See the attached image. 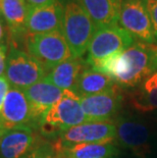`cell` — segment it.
Segmentation results:
<instances>
[{"instance_id": "484cf974", "label": "cell", "mask_w": 157, "mask_h": 158, "mask_svg": "<svg viewBox=\"0 0 157 158\" xmlns=\"http://www.w3.org/2000/svg\"><path fill=\"white\" fill-rule=\"evenodd\" d=\"M3 36H4V27H3L2 23L0 22V41L2 40Z\"/></svg>"}, {"instance_id": "9c48e42d", "label": "cell", "mask_w": 157, "mask_h": 158, "mask_svg": "<svg viewBox=\"0 0 157 158\" xmlns=\"http://www.w3.org/2000/svg\"><path fill=\"white\" fill-rule=\"evenodd\" d=\"M116 138V126L106 122H85L62 132V140L69 144L113 142Z\"/></svg>"}, {"instance_id": "d6986e66", "label": "cell", "mask_w": 157, "mask_h": 158, "mask_svg": "<svg viewBox=\"0 0 157 158\" xmlns=\"http://www.w3.org/2000/svg\"><path fill=\"white\" fill-rule=\"evenodd\" d=\"M30 5L26 0H0V11L14 32H25Z\"/></svg>"}, {"instance_id": "ffe728a7", "label": "cell", "mask_w": 157, "mask_h": 158, "mask_svg": "<svg viewBox=\"0 0 157 158\" xmlns=\"http://www.w3.org/2000/svg\"><path fill=\"white\" fill-rule=\"evenodd\" d=\"M65 150L69 158H109L115 153L112 142L73 144Z\"/></svg>"}, {"instance_id": "277c9868", "label": "cell", "mask_w": 157, "mask_h": 158, "mask_svg": "<svg viewBox=\"0 0 157 158\" xmlns=\"http://www.w3.org/2000/svg\"><path fill=\"white\" fill-rule=\"evenodd\" d=\"M47 69L30 53L11 49L6 59L5 77L12 88L25 90L44 80Z\"/></svg>"}, {"instance_id": "cb8c5ba5", "label": "cell", "mask_w": 157, "mask_h": 158, "mask_svg": "<svg viewBox=\"0 0 157 158\" xmlns=\"http://www.w3.org/2000/svg\"><path fill=\"white\" fill-rule=\"evenodd\" d=\"M26 1L31 7H36V6H42L48 4V3L54 1V0H26Z\"/></svg>"}, {"instance_id": "d4e9b609", "label": "cell", "mask_w": 157, "mask_h": 158, "mask_svg": "<svg viewBox=\"0 0 157 158\" xmlns=\"http://www.w3.org/2000/svg\"><path fill=\"white\" fill-rule=\"evenodd\" d=\"M157 70V46L153 47V56H152V72Z\"/></svg>"}, {"instance_id": "4fadbf2b", "label": "cell", "mask_w": 157, "mask_h": 158, "mask_svg": "<svg viewBox=\"0 0 157 158\" xmlns=\"http://www.w3.org/2000/svg\"><path fill=\"white\" fill-rule=\"evenodd\" d=\"M24 91L31 106L33 119L45 116L48 110L61 98L63 91L53 84L42 80Z\"/></svg>"}, {"instance_id": "8992f818", "label": "cell", "mask_w": 157, "mask_h": 158, "mask_svg": "<svg viewBox=\"0 0 157 158\" xmlns=\"http://www.w3.org/2000/svg\"><path fill=\"white\" fill-rule=\"evenodd\" d=\"M119 23L122 29L142 43L154 45L157 42L151 19L143 0H122Z\"/></svg>"}, {"instance_id": "5bb4252c", "label": "cell", "mask_w": 157, "mask_h": 158, "mask_svg": "<svg viewBox=\"0 0 157 158\" xmlns=\"http://www.w3.org/2000/svg\"><path fill=\"white\" fill-rule=\"evenodd\" d=\"M94 23L96 30L119 23L122 0H76Z\"/></svg>"}, {"instance_id": "7402d4cb", "label": "cell", "mask_w": 157, "mask_h": 158, "mask_svg": "<svg viewBox=\"0 0 157 158\" xmlns=\"http://www.w3.org/2000/svg\"><path fill=\"white\" fill-rule=\"evenodd\" d=\"M9 87H10V85H9L6 77L5 76H0V113H1L6 94H7L9 89H10Z\"/></svg>"}, {"instance_id": "5b68a950", "label": "cell", "mask_w": 157, "mask_h": 158, "mask_svg": "<svg viewBox=\"0 0 157 158\" xmlns=\"http://www.w3.org/2000/svg\"><path fill=\"white\" fill-rule=\"evenodd\" d=\"M135 44V38L121 27H109L96 30L87 50L89 65L114 53L122 52Z\"/></svg>"}, {"instance_id": "9a60e30c", "label": "cell", "mask_w": 157, "mask_h": 158, "mask_svg": "<svg viewBox=\"0 0 157 158\" xmlns=\"http://www.w3.org/2000/svg\"><path fill=\"white\" fill-rule=\"evenodd\" d=\"M35 142L31 129L19 127L7 130L0 137V153L3 158H21Z\"/></svg>"}, {"instance_id": "7c38bea8", "label": "cell", "mask_w": 157, "mask_h": 158, "mask_svg": "<svg viewBox=\"0 0 157 158\" xmlns=\"http://www.w3.org/2000/svg\"><path fill=\"white\" fill-rule=\"evenodd\" d=\"M116 126V138L125 147L139 157H145L150 151V132L146 124L134 119L123 118Z\"/></svg>"}, {"instance_id": "e0dca14e", "label": "cell", "mask_w": 157, "mask_h": 158, "mask_svg": "<svg viewBox=\"0 0 157 158\" xmlns=\"http://www.w3.org/2000/svg\"><path fill=\"white\" fill-rule=\"evenodd\" d=\"M82 69L83 63L81 58L72 57L53 68L46 75L44 80L61 90L72 91L80 73L83 72Z\"/></svg>"}, {"instance_id": "2e32d148", "label": "cell", "mask_w": 157, "mask_h": 158, "mask_svg": "<svg viewBox=\"0 0 157 158\" xmlns=\"http://www.w3.org/2000/svg\"><path fill=\"white\" fill-rule=\"evenodd\" d=\"M115 86L118 85L109 77L90 69L80 73L72 91L79 97H85L107 92Z\"/></svg>"}, {"instance_id": "ac0fdd59", "label": "cell", "mask_w": 157, "mask_h": 158, "mask_svg": "<svg viewBox=\"0 0 157 158\" xmlns=\"http://www.w3.org/2000/svg\"><path fill=\"white\" fill-rule=\"evenodd\" d=\"M130 102L140 112H150L157 109V70L130 94Z\"/></svg>"}, {"instance_id": "83f0119b", "label": "cell", "mask_w": 157, "mask_h": 158, "mask_svg": "<svg viewBox=\"0 0 157 158\" xmlns=\"http://www.w3.org/2000/svg\"><path fill=\"white\" fill-rule=\"evenodd\" d=\"M156 1H157V0H156Z\"/></svg>"}, {"instance_id": "44dd1931", "label": "cell", "mask_w": 157, "mask_h": 158, "mask_svg": "<svg viewBox=\"0 0 157 158\" xmlns=\"http://www.w3.org/2000/svg\"><path fill=\"white\" fill-rule=\"evenodd\" d=\"M149 12L150 19H151L153 32H154L155 38L157 40V1L156 0H143Z\"/></svg>"}, {"instance_id": "603a6c76", "label": "cell", "mask_w": 157, "mask_h": 158, "mask_svg": "<svg viewBox=\"0 0 157 158\" xmlns=\"http://www.w3.org/2000/svg\"><path fill=\"white\" fill-rule=\"evenodd\" d=\"M6 68V48L0 45V76H3Z\"/></svg>"}, {"instance_id": "6da1fadb", "label": "cell", "mask_w": 157, "mask_h": 158, "mask_svg": "<svg viewBox=\"0 0 157 158\" xmlns=\"http://www.w3.org/2000/svg\"><path fill=\"white\" fill-rule=\"evenodd\" d=\"M154 45L135 43L122 52L105 57L91 64L92 69L102 73L123 89H135L152 72Z\"/></svg>"}, {"instance_id": "4316f807", "label": "cell", "mask_w": 157, "mask_h": 158, "mask_svg": "<svg viewBox=\"0 0 157 158\" xmlns=\"http://www.w3.org/2000/svg\"><path fill=\"white\" fill-rule=\"evenodd\" d=\"M0 12H1V11H0Z\"/></svg>"}, {"instance_id": "ba28073f", "label": "cell", "mask_w": 157, "mask_h": 158, "mask_svg": "<svg viewBox=\"0 0 157 158\" xmlns=\"http://www.w3.org/2000/svg\"><path fill=\"white\" fill-rule=\"evenodd\" d=\"M64 5L60 0L42 6L31 7L26 23L27 34H45L61 31Z\"/></svg>"}, {"instance_id": "7a4b0ae2", "label": "cell", "mask_w": 157, "mask_h": 158, "mask_svg": "<svg viewBox=\"0 0 157 158\" xmlns=\"http://www.w3.org/2000/svg\"><path fill=\"white\" fill-rule=\"evenodd\" d=\"M61 32L71 49L72 57L81 58L88 50L96 27L76 0H66Z\"/></svg>"}, {"instance_id": "30bf717a", "label": "cell", "mask_w": 157, "mask_h": 158, "mask_svg": "<svg viewBox=\"0 0 157 158\" xmlns=\"http://www.w3.org/2000/svg\"><path fill=\"white\" fill-rule=\"evenodd\" d=\"M33 119L31 106L24 91L11 88L6 94L0 113V124L5 130L25 126Z\"/></svg>"}, {"instance_id": "3957f363", "label": "cell", "mask_w": 157, "mask_h": 158, "mask_svg": "<svg viewBox=\"0 0 157 158\" xmlns=\"http://www.w3.org/2000/svg\"><path fill=\"white\" fill-rule=\"evenodd\" d=\"M26 47L35 59L46 69H52L72 54L61 31L45 34H27Z\"/></svg>"}, {"instance_id": "52a82bcc", "label": "cell", "mask_w": 157, "mask_h": 158, "mask_svg": "<svg viewBox=\"0 0 157 158\" xmlns=\"http://www.w3.org/2000/svg\"><path fill=\"white\" fill-rule=\"evenodd\" d=\"M87 122L81 98L72 90H64L61 98L48 110L44 123L52 130L66 131Z\"/></svg>"}, {"instance_id": "8fae6325", "label": "cell", "mask_w": 157, "mask_h": 158, "mask_svg": "<svg viewBox=\"0 0 157 158\" xmlns=\"http://www.w3.org/2000/svg\"><path fill=\"white\" fill-rule=\"evenodd\" d=\"M118 87L104 93L80 97L87 122H106L114 115L122 102Z\"/></svg>"}]
</instances>
